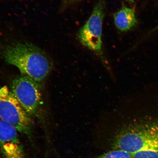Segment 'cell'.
Segmentation results:
<instances>
[{
  "label": "cell",
  "instance_id": "1",
  "mask_svg": "<svg viewBox=\"0 0 158 158\" xmlns=\"http://www.w3.org/2000/svg\"><path fill=\"white\" fill-rule=\"evenodd\" d=\"M104 117L115 126L112 143L114 149L132 155L141 150L158 147V124H140L127 122L116 107Z\"/></svg>",
  "mask_w": 158,
  "mask_h": 158
},
{
  "label": "cell",
  "instance_id": "6",
  "mask_svg": "<svg viewBox=\"0 0 158 158\" xmlns=\"http://www.w3.org/2000/svg\"><path fill=\"white\" fill-rule=\"evenodd\" d=\"M18 132L13 125L0 119V150L3 158H25Z\"/></svg>",
  "mask_w": 158,
  "mask_h": 158
},
{
  "label": "cell",
  "instance_id": "12",
  "mask_svg": "<svg viewBox=\"0 0 158 158\" xmlns=\"http://www.w3.org/2000/svg\"><path fill=\"white\" fill-rule=\"evenodd\" d=\"M155 29L157 30H158V25L155 27Z\"/></svg>",
  "mask_w": 158,
  "mask_h": 158
},
{
  "label": "cell",
  "instance_id": "4",
  "mask_svg": "<svg viewBox=\"0 0 158 158\" xmlns=\"http://www.w3.org/2000/svg\"><path fill=\"white\" fill-rule=\"evenodd\" d=\"M0 119L11 124L19 132L31 138L33 123L27 114L6 86L0 85Z\"/></svg>",
  "mask_w": 158,
  "mask_h": 158
},
{
  "label": "cell",
  "instance_id": "7",
  "mask_svg": "<svg viewBox=\"0 0 158 158\" xmlns=\"http://www.w3.org/2000/svg\"><path fill=\"white\" fill-rule=\"evenodd\" d=\"M114 19L116 27L123 32L130 30L137 24V20L134 9L124 5L114 13Z\"/></svg>",
  "mask_w": 158,
  "mask_h": 158
},
{
  "label": "cell",
  "instance_id": "11",
  "mask_svg": "<svg viewBox=\"0 0 158 158\" xmlns=\"http://www.w3.org/2000/svg\"><path fill=\"white\" fill-rule=\"evenodd\" d=\"M126 1L131 3H134V0H126Z\"/></svg>",
  "mask_w": 158,
  "mask_h": 158
},
{
  "label": "cell",
  "instance_id": "3",
  "mask_svg": "<svg viewBox=\"0 0 158 158\" xmlns=\"http://www.w3.org/2000/svg\"><path fill=\"white\" fill-rule=\"evenodd\" d=\"M105 7L104 0H100L88 21L79 30L77 36L80 42L84 46L98 55L109 74L114 80V73L102 50V28Z\"/></svg>",
  "mask_w": 158,
  "mask_h": 158
},
{
  "label": "cell",
  "instance_id": "8",
  "mask_svg": "<svg viewBox=\"0 0 158 158\" xmlns=\"http://www.w3.org/2000/svg\"><path fill=\"white\" fill-rule=\"evenodd\" d=\"M131 156L132 158H158V147L141 150Z\"/></svg>",
  "mask_w": 158,
  "mask_h": 158
},
{
  "label": "cell",
  "instance_id": "5",
  "mask_svg": "<svg viewBox=\"0 0 158 158\" xmlns=\"http://www.w3.org/2000/svg\"><path fill=\"white\" fill-rule=\"evenodd\" d=\"M10 90L31 118L40 115L42 104L40 85L32 79L21 75L12 81Z\"/></svg>",
  "mask_w": 158,
  "mask_h": 158
},
{
  "label": "cell",
  "instance_id": "2",
  "mask_svg": "<svg viewBox=\"0 0 158 158\" xmlns=\"http://www.w3.org/2000/svg\"><path fill=\"white\" fill-rule=\"evenodd\" d=\"M2 54L8 64L16 67L22 75L32 79L41 86L52 68L46 54L28 42L16 41L6 45Z\"/></svg>",
  "mask_w": 158,
  "mask_h": 158
},
{
  "label": "cell",
  "instance_id": "9",
  "mask_svg": "<svg viewBox=\"0 0 158 158\" xmlns=\"http://www.w3.org/2000/svg\"><path fill=\"white\" fill-rule=\"evenodd\" d=\"M94 158H132V156L127 152L114 149Z\"/></svg>",
  "mask_w": 158,
  "mask_h": 158
},
{
  "label": "cell",
  "instance_id": "10",
  "mask_svg": "<svg viewBox=\"0 0 158 158\" xmlns=\"http://www.w3.org/2000/svg\"><path fill=\"white\" fill-rule=\"evenodd\" d=\"M77 1V0H64L65 2L67 3H72Z\"/></svg>",
  "mask_w": 158,
  "mask_h": 158
}]
</instances>
